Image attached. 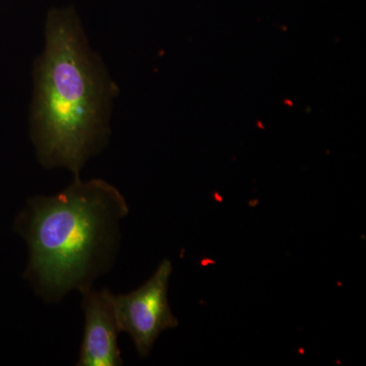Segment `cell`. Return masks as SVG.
I'll return each mask as SVG.
<instances>
[{
  "instance_id": "6da1fadb",
  "label": "cell",
  "mask_w": 366,
  "mask_h": 366,
  "mask_svg": "<svg viewBox=\"0 0 366 366\" xmlns=\"http://www.w3.org/2000/svg\"><path fill=\"white\" fill-rule=\"evenodd\" d=\"M34 79L31 137L38 160L46 168H66L79 177L107 143L117 88L89 47L74 9L48 14L44 51Z\"/></svg>"
},
{
  "instance_id": "7a4b0ae2",
  "label": "cell",
  "mask_w": 366,
  "mask_h": 366,
  "mask_svg": "<svg viewBox=\"0 0 366 366\" xmlns=\"http://www.w3.org/2000/svg\"><path fill=\"white\" fill-rule=\"evenodd\" d=\"M129 211L119 190L103 179L74 177L59 194L29 199L14 227L28 247L24 277L36 295L59 302L72 290L93 287L114 264L120 221Z\"/></svg>"
},
{
  "instance_id": "3957f363",
  "label": "cell",
  "mask_w": 366,
  "mask_h": 366,
  "mask_svg": "<svg viewBox=\"0 0 366 366\" xmlns=\"http://www.w3.org/2000/svg\"><path fill=\"white\" fill-rule=\"evenodd\" d=\"M172 264L165 259L141 287L127 293L113 295V307L118 327L132 337L141 357L150 354L162 332L178 326L168 301V284Z\"/></svg>"
},
{
  "instance_id": "277c9868",
  "label": "cell",
  "mask_w": 366,
  "mask_h": 366,
  "mask_svg": "<svg viewBox=\"0 0 366 366\" xmlns=\"http://www.w3.org/2000/svg\"><path fill=\"white\" fill-rule=\"evenodd\" d=\"M81 295L85 329L76 365H124L118 347L120 331L113 307V293L106 288L96 290L91 287L81 291Z\"/></svg>"
}]
</instances>
